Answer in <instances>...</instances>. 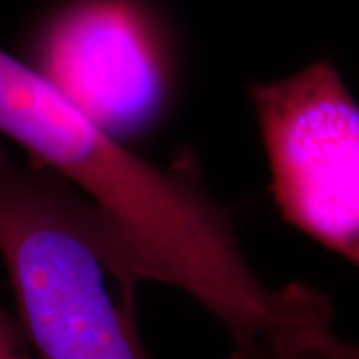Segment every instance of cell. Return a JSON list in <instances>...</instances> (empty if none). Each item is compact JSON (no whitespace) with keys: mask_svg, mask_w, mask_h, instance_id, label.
<instances>
[{"mask_svg":"<svg viewBox=\"0 0 359 359\" xmlns=\"http://www.w3.org/2000/svg\"><path fill=\"white\" fill-rule=\"evenodd\" d=\"M0 134L108 219L140 282L178 287L214 316L231 359H325L334 337L325 295L304 283L266 285L228 212L192 174L134 154L2 48Z\"/></svg>","mask_w":359,"mask_h":359,"instance_id":"1","label":"cell"},{"mask_svg":"<svg viewBox=\"0 0 359 359\" xmlns=\"http://www.w3.org/2000/svg\"><path fill=\"white\" fill-rule=\"evenodd\" d=\"M0 257L39 359H150L138 276L116 230L72 188L0 146Z\"/></svg>","mask_w":359,"mask_h":359,"instance_id":"2","label":"cell"},{"mask_svg":"<svg viewBox=\"0 0 359 359\" xmlns=\"http://www.w3.org/2000/svg\"><path fill=\"white\" fill-rule=\"evenodd\" d=\"M282 216L359 266V104L327 60L252 88Z\"/></svg>","mask_w":359,"mask_h":359,"instance_id":"3","label":"cell"},{"mask_svg":"<svg viewBox=\"0 0 359 359\" xmlns=\"http://www.w3.org/2000/svg\"><path fill=\"white\" fill-rule=\"evenodd\" d=\"M30 66L122 142L150 128L170 94L164 44L130 0H76L58 11L39 34Z\"/></svg>","mask_w":359,"mask_h":359,"instance_id":"4","label":"cell"},{"mask_svg":"<svg viewBox=\"0 0 359 359\" xmlns=\"http://www.w3.org/2000/svg\"><path fill=\"white\" fill-rule=\"evenodd\" d=\"M0 359H32L22 330L0 308Z\"/></svg>","mask_w":359,"mask_h":359,"instance_id":"5","label":"cell"},{"mask_svg":"<svg viewBox=\"0 0 359 359\" xmlns=\"http://www.w3.org/2000/svg\"><path fill=\"white\" fill-rule=\"evenodd\" d=\"M327 353H330V359H359V346L334 337Z\"/></svg>","mask_w":359,"mask_h":359,"instance_id":"6","label":"cell"}]
</instances>
